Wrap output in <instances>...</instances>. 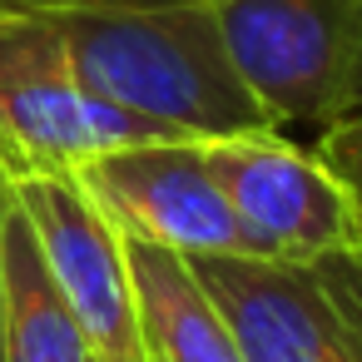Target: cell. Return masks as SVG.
Returning <instances> with one entry per match:
<instances>
[{"mask_svg":"<svg viewBox=\"0 0 362 362\" xmlns=\"http://www.w3.org/2000/svg\"><path fill=\"white\" fill-rule=\"evenodd\" d=\"M243 90L288 124L362 119V0H209Z\"/></svg>","mask_w":362,"mask_h":362,"instance_id":"obj_2","label":"cell"},{"mask_svg":"<svg viewBox=\"0 0 362 362\" xmlns=\"http://www.w3.org/2000/svg\"><path fill=\"white\" fill-rule=\"evenodd\" d=\"M95 362H154L144 313L124 253V233L105 218L75 174L11 184Z\"/></svg>","mask_w":362,"mask_h":362,"instance_id":"obj_6","label":"cell"},{"mask_svg":"<svg viewBox=\"0 0 362 362\" xmlns=\"http://www.w3.org/2000/svg\"><path fill=\"white\" fill-rule=\"evenodd\" d=\"M0 11L50 25L100 100L179 139L273 129L228 65L209 0H0Z\"/></svg>","mask_w":362,"mask_h":362,"instance_id":"obj_1","label":"cell"},{"mask_svg":"<svg viewBox=\"0 0 362 362\" xmlns=\"http://www.w3.org/2000/svg\"><path fill=\"white\" fill-rule=\"evenodd\" d=\"M243 362H362V253L273 263L248 253L189 258Z\"/></svg>","mask_w":362,"mask_h":362,"instance_id":"obj_4","label":"cell"},{"mask_svg":"<svg viewBox=\"0 0 362 362\" xmlns=\"http://www.w3.org/2000/svg\"><path fill=\"white\" fill-rule=\"evenodd\" d=\"M6 298H11V362H95L16 194L6 209Z\"/></svg>","mask_w":362,"mask_h":362,"instance_id":"obj_9","label":"cell"},{"mask_svg":"<svg viewBox=\"0 0 362 362\" xmlns=\"http://www.w3.org/2000/svg\"><path fill=\"white\" fill-rule=\"evenodd\" d=\"M75 179L90 189V199L124 238L184 253V258L248 253L204 139L124 144L75 169Z\"/></svg>","mask_w":362,"mask_h":362,"instance_id":"obj_7","label":"cell"},{"mask_svg":"<svg viewBox=\"0 0 362 362\" xmlns=\"http://www.w3.org/2000/svg\"><path fill=\"white\" fill-rule=\"evenodd\" d=\"M144 139L179 134L100 100L75 75L50 25L0 11V174L11 184L75 174L90 159Z\"/></svg>","mask_w":362,"mask_h":362,"instance_id":"obj_3","label":"cell"},{"mask_svg":"<svg viewBox=\"0 0 362 362\" xmlns=\"http://www.w3.org/2000/svg\"><path fill=\"white\" fill-rule=\"evenodd\" d=\"M209 164L238 218L248 258L317 263L362 253V218L352 209V194L317 149L293 144L283 129H258L214 139Z\"/></svg>","mask_w":362,"mask_h":362,"instance_id":"obj_5","label":"cell"},{"mask_svg":"<svg viewBox=\"0 0 362 362\" xmlns=\"http://www.w3.org/2000/svg\"><path fill=\"white\" fill-rule=\"evenodd\" d=\"M317 154H322V164L347 184V194H352V209H357V218H362V119H352V124H332V129H322V139H317Z\"/></svg>","mask_w":362,"mask_h":362,"instance_id":"obj_10","label":"cell"},{"mask_svg":"<svg viewBox=\"0 0 362 362\" xmlns=\"http://www.w3.org/2000/svg\"><path fill=\"white\" fill-rule=\"evenodd\" d=\"M139 313H144V337L154 362H243L223 313L194 278L184 253L124 238Z\"/></svg>","mask_w":362,"mask_h":362,"instance_id":"obj_8","label":"cell"},{"mask_svg":"<svg viewBox=\"0 0 362 362\" xmlns=\"http://www.w3.org/2000/svg\"><path fill=\"white\" fill-rule=\"evenodd\" d=\"M6 209H11V179L0 174V362H11V298H6Z\"/></svg>","mask_w":362,"mask_h":362,"instance_id":"obj_11","label":"cell"}]
</instances>
